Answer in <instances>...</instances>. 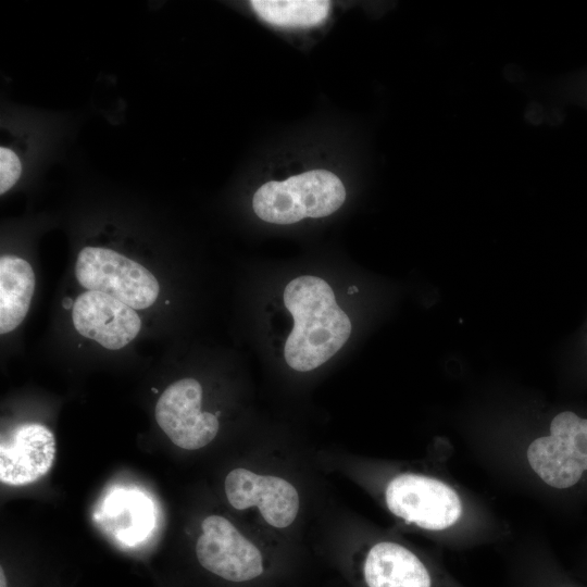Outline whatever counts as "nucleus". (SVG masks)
Listing matches in <instances>:
<instances>
[{"label":"nucleus","instance_id":"obj_17","mask_svg":"<svg viewBox=\"0 0 587 587\" xmlns=\"http://www.w3.org/2000/svg\"><path fill=\"white\" fill-rule=\"evenodd\" d=\"M565 587H574V586H565Z\"/></svg>","mask_w":587,"mask_h":587},{"label":"nucleus","instance_id":"obj_2","mask_svg":"<svg viewBox=\"0 0 587 587\" xmlns=\"http://www.w3.org/2000/svg\"><path fill=\"white\" fill-rule=\"evenodd\" d=\"M195 553L204 572L230 585L268 583L282 571L278 559L264 552L221 515H209L202 521Z\"/></svg>","mask_w":587,"mask_h":587},{"label":"nucleus","instance_id":"obj_6","mask_svg":"<svg viewBox=\"0 0 587 587\" xmlns=\"http://www.w3.org/2000/svg\"><path fill=\"white\" fill-rule=\"evenodd\" d=\"M385 502L397 517L429 530L446 529L462 514L454 489L437 478L414 473L395 476L386 486Z\"/></svg>","mask_w":587,"mask_h":587},{"label":"nucleus","instance_id":"obj_10","mask_svg":"<svg viewBox=\"0 0 587 587\" xmlns=\"http://www.w3.org/2000/svg\"><path fill=\"white\" fill-rule=\"evenodd\" d=\"M74 301L72 317L75 329L107 349L125 347L141 328V320L135 309L107 294L88 290Z\"/></svg>","mask_w":587,"mask_h":587},{"label":"nucleus","instance_id":"obj_3","mask_svg":"<svg viewBox=\"0 0 587 587\" xmlns=\"http://www.w3.org/2000/svg\"><path fill=\"white\" fill-rule=\"evenodd\" d=\"M345 199V186L334 173L312 170L263 184L253 196L252 207L265 222L292 224L305 217L330 215Z\"/></svg>","mask_w":587,"mask_h":587},{"label":"nucleus","instance_id":"obj_12","mask_svg":"<svg viewBox=\"0 0 587 587\" xmlns=\"http://www.w3.org/2000/svg\"><path fill=\"white\" fill-rule=\"evenodd\" d=\"M30 264L16 255L0 258V333L14 330L25 319L35 290Z\"/></svg>","mask_w":587,"mask_h":587},{"label":"nucleus","instance_id":"obj_14","mask_svg":"<svg viewBox=\"0 0 587 587\" xmlns=\"http://www.w3.org/2000/svg\"><path fill=\"white\" fill-rule=\"evenodd\" d=\"M22 165L16 153L7 148H0V193L3 195L18 180Z\"/></svg>","mask_w":587,"mask_h":587},{"label":"nucleus","instance_id":"obj_8","mask_svg":"<svg viewBox=\"0 0 587 587\" xmlns=\"http://www.w3.org/2000/svg\"><path fill=\"white\" fill-rule=\"evenodd\" d=\"M202 392L197 379L183 378L170 385L157 402L158 425L182 449H201L217 435V415L201 410Z\"/></svg>","mask_w":587,"mask_h":587},{"label":"nucleus","instance_id":"obj_7","mask_svg":"<svg viewBox=\"0 0 587 587\" xmlns=\"http://www.w3.org/2000/svg\"><path fill=\"white\" fill-rule=\"evenodd\" d=\"M342 564L355 587H436L427 564L395 541H377Z\"/></svg>","mask_w":587,"mask_h":587},{"label":"nucleus","instance_id":"obj_1","mask_svg":"<svg viewBox=\"0 0 587 587\" xmlns=\"http://www.w3.org/2000/svg\"><path fill=\"white\" fill-rule=\"evenodd\" d=\"M284 303L294 319L284 357L295 371L309 372L327 362L347 342L351 322L327 282L313 275L292 279Z\"/></svg>","mask_w":587,"mask_h":587},{"label":"nucleus","instance_id":"obj_11","mask_svg":"<svg viewBox=\"0 0 587 587\" xmlns=\"http://www.w3.org/2000/svg\"><path fill=\"white\" fill-rule=\"evenodd\" d=\"M55 439L51 430L38 423L15 427L0 444V480L23 486L38 480L52 466Z\"/></svg>","mask_w":587,"mask_h":587},{"label":"nucleus","instance_id":"obj_16","mask_svg":"<svg viewBox=\"0 0 587 587\" xmlns=\"http://www.w3.org/2000/svg\"><path fill=\"white\" fill-rule=\"evenodd\" d=\"M355 291H358L357 287H349V289H348V294H353Z\"/></svg>","mask_w":587,"mask_h":587},{"label":"nucleus","instance_id":"obj_9","mask_svg":"<svg viewBox=\"0 0 587 587\" xmlns=\"http://www.w3.org/2000/svg\"><path fill=\"white\" fill-rule=\"evenodd\" d=\"M224 490L234 509L258 508L265 523L277 529L289 527L300 511L297 488L279 476L237 467L227 474Z\"/></svg>","mask_w":587,"mask_h":587},{"label":"nucleus","instance_id":"obj_5","mask_svg":"<svg viewBox=\"0 0 587 587\" xmlns=\"http://www.w3.org/2000/svg\"><path fill=\"white\" fill-rule=\"evenodd\" d=\"M75 275L87 290L107 294L135 310L152 305L160 292L159 282L150 271L108 248H83Z\"/></svg>","mask_w":587,"mask_h":587},{"label":"nucleus","instance_id":"obj_4","mask_svg":"<svg viewBox=\"0 0 587 587\" xmlns=\"http://www.w3.org/2000/svg\"><path fill=\"white\" fill-rule=\"evenodd\" d=\"M527 459L548 486L563 491L583 487L587 480V417L573 411L555 414L549 435L529 445Z\"/></svg>","mask_w":587,"mask_h":587},{"label":"nucleus","instance_id":"obj_13","mask_svg":"<svg viewBox=\"0 0 587 587\" xmlns=\"http://www.w3.org/2000/svg\"><path fill=\"white\" fill-rule=\"evenodd\" d=\"M257 15L263 21L285 27H309L328 15L329 2L323 0H252Z\"/></svg>","mask_w":587,"mask_h":587},{"label":"nucleus","instance_id":"obj_15","mask_svg":"<svg viewBox=\"0 0 587 587\" xmlns=\"http://www.w3.org/2000/svg\"><path fill=\"white\" fill-rule=\"evenodd\" d=\"M74 302H75V301H73V299H71V298L67 297V298H65V299L63 300L62 305H63V308H65V309H73Z\"/></svg>","mask_w":587,"mask_h":587}]
</instances>
